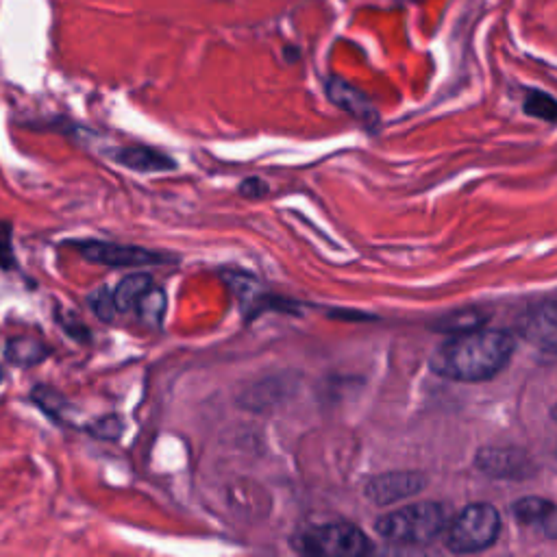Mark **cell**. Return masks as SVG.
Segmentation results:
<instances>
[{"label": "cell", "mask_w": 557, "mask_h": 557, "mask_svg": "<svg viewBox=\"0 0 557 557\" xmlns=\"http://www.w3.org/2000/svg\"><path fill=\"white\" fill-rule=\"evenodd\" d=\"M514 349L516 342L507 331L475 329L455 333L431 355V370L451 381H488L510 364Z\"/></svg>", "instance_id": "obj_1"}, {"label": "cell", "mask_w": 557, "mask_h": 557, "mask_svg": "<svg viewBox=\"0 0 557 557\" xmlns=\"http://www.w3.org/2000/svg\"><path fill=\"white\" fill-rule=\"evenodd\" d=\"M449 525L447 507L440 503H414L377 518L375 531L396 547H425Z\"/></svg>", "instance_id": "obj_2"}, {"label": "cell", "mask_w": 557, "mask_h": 557, "mask_svg": "<svg viewBox=\"0 0 557 557\" xmlns=\"http://www.w3.org/2000/svg\"><path fill=\"white\" fill-rule=\"evenodd\" d=\"M447 549L457 555L481 553L490 549L501 534V516L490 503H473L464 507L447 525Z\"/></svg>", "instance_id": "obj_3"}, {"label": "cell", "mask_w": 557, "mask_h": 557, "mask_svg": "<svg viewBox=\"0 0 557 557\" xmlns=\"http://www.w3.org/2000/svg\"><path fill=\"white\" fill-rule=\"evenodd\" d=\"M292 547L303 555L316 557H360L373 551V542L351 523H327L294 536Z\"/></svg>", "instance_id": "obj_4"}, {"label": "cell", "mask_w": 557, "mask_h": 557, "mask_svg": "<svg viewBox=\"0 0 557 557\" xmlns=\"http://www.w3.org/2000/svg\"><path fill=\"white\" fill-rule=\"evenodd\" d=\"M77 251L83 259H88L92 264L103 266H148V264H168L170 257L140 249V246H127V244H111V242H79Z\"/></svg>", "instance_id": "obj_5"}, {"label": "cell", "mask_w": 557, "mask_h": 557, "mask_svg": "<svg viewBox=\"0 0 557 557\" xmlns=\"http://www.w3.org/2000/svg\"><path fill=\"white\" fill-rule=\"evenodd\" d=\"M427 486V477L416 470H394L366 481L364 494L375 505H392L416 497Z\"/></svg>", "instance_id": "obj_6"}, {"label": "cell", "mask_w": 557, "mask_h": 557, "mask_svg": "<svg viewBox=\"0 0 557 557\" xmlns=\"http://www.w3.org/2000/svg\"><path fill=\"white\" fill-rule=\"evenodd\" d=\"M475 464L481 473L494 479H523L531 470L527 453L516 447H484L477 453Z\"/></svg>", "instance_id": "obj_7"}, {"label": "cell", "mask_w": 557, "mask_h": 557, "mask_svg": "<svg viewBox=\"0 0 557 557\" xmlns=\"http://www.w3.org/2000/svg\"><path fill=\"white\" fill-rule=\"evenodd\" d=\"M512 514L518 523L523 527H531L536 531H542L547 538H555L557 529V516H555V505L549 499H540V497H525L518 499L512 505Z\"/></svg>", "instance_id": "obj_8"}, {"label": "cell", "mask_w": 557, "mask_h": 557, "mask_svg": "<svg viewBox=\"0 0 557 557\" xmlns=\"http://www.w3.org/2000/svg\"><path fill=\"white\" fill-rule=\"evenodd\" d=\"M521 333L534 344L544 346L547 351L555 349V303L553 299H547L542 305H538L534 312H527L523 323H521Z\"/></svg>", "instance_id": "obj_9"}, {"label": "cell", "mask_w": 557, "mask_h": 557, "mask_svg": "<svg viewBox=\"0 0 557 557\" xmlns=\"http://www.w3.org/2000/svg\"><path fill=\"white\" fill-rule=\"evenodd\" d=\"M111 159L135 172H162V170H172L177 166L164 153H157V151H153V148H146V146L116 148V151H111Z\"/></svg>", "instance_id": "obj_10"}, {"label": "cell", "mask_w": 557, "mask_h": 557, "mask_svg": "<svg viewBox=\"0 0 557 557\" xmlns=\"http://www.w3.org/2000/svg\"><path fill=\"white\" fill-rule=\"evenodd\" d=\"M48 355H51V349H48L42 340L31 336H14L9 338L5 346V357L11 366H37L42 364Z\"/></svg>", "instance_id": "obj_11"}, {"label": "cell", "mask_w": 557, "mask_h": 557, "mask_svg": "<svg viewBox=\"0 0 557 557\" xmlns=\"http://www.w3.org/2000/svg\"><path fill=\"white\" fill-rule=\"evenodd\" d=\"M329 98L338 107L346 109V111H349V114H353L357 118L375 116V111H373V107H370V103L364 98V94H360V92L353 88V85L344 83L340 79H331L329 81Z\"/></svg>", "instance_id": "obj_12"}, {"label": "cell", "mask_w": 557, "mask_h": 557, "mask_svg": "<svg viewBox=\"0 0 557 557\" xmlns=\"http://www.w3.org/2000/svg\"><path fill=\"white\" fill-rule=\"evenodd\" d=\"M153 288V281L148 275H131L118 283V288L111 292L118 312H131L144 299V294Z\"/></svg>", "instance_id": "obj_13"}, {"label": "cell", "mask_w": 557, "mask_h": 557, "mask_svg": "<svg viewBox=\"0 0 557 557\" xmlns=\"http://www.w3.org/2000/svg\"><path fill=\"white\" fill-rule=\"evenodd\" d=\"M31 401L40 407V410L55 420V423H66V410H68V401L61 396L57 390L48 388V386H35L31 390Z\"/></svg>", "instance_id": "obj_14"}, {"label": "cell", "mask_w": 557, "mask_h": 557, "mask_svg": "<svg viewBox=\"0 0 557 557\" xmlns=\"http://www.w3.org/2000/svg\"><path fill=\"white\" fill-rule=\"evenodd\" d=\"M486 323V314L479 312V309H462V312H453L444 316L440 323L436 325L442 333H466L481 329V325Z\"/></svg>", "instance_id": "obj_15"}, {"label": "cell", "mask_w": 557, "mask_h": 557, "mask_svg": "<svg viewBox=\"0 0 557 557\" xmlns=\"http://www.w3.org/2000/svg\"><path fill=\"white\" fill-rule=\"evenodd\" d=\"M135 309H138V314L144 323H148L151 327H159L162 325V318L166 312V294L162 290L151 288L144 294V299L138 303V307Z\"/></svg>", "instance_id": "obj_16"}, {"label": "cell", "mask_w": 557, "mask_h": 557, "mask_svg": "<svg viewBox=\"0 0 557 557\" xmlns=\"http://www.w3.org/2000/svg\"><path fill=\"white\" fill-rule=\"evenodd\" d=\"M525 114L540 118L544 122H555V114H557V105L555 98L542 90H529L527 98H525Z\"/></svg>", "instance_id": "obj_17"}, {"label": "cell", "mask_w": 557, "mask_h": 557, "mask_svg": "<svg viewBox=\"0 0 557 557\" xmlns=\"http://www.w3.org/2000/svg\"><path fill=\"white\" fill-rule=\"evenodd\" d=\"M88 303L94 309V314L101 320H105V323H111V320H114V316H116V312H118L116 305H114V296H111V292L105 290V288L92 292Z\"/></svg>", "instance_id": "obj_18"}, {"label": "cell", "mask_w": 557, "mask_h": 557, "mask_svg": "<svg viewBox=\"0 0 557 557\" xmlns=\"http://www.w3.org/2000/svg\"><path fill=\"white\" fill-rule=\"evenodd\" d=\"M11 235H14L11 222H0V268L3 270L16 268V255H14V242H11Z\"/></svg>", "instance_id": "obj_19"}, {"label": "cell", "mask_w": 557, "mask_h": 557, "mask_svg": "<svg viewBox=\"0 0 557 557\" xmlns=\"http://www.w3.org/2000/svg\"><path fill=\"white\" fill-rule=\"evenodd\" d=\"M88 431L92 433L94 438H103V440H114L120 436V431H122V423L116 418V416H107V418H101V420H96L94 425L88 427Z\"/></svg>", "instance_id": "obj_20"}, {"label": "cell", "mask_w": 557, "mask_h": 557, "mask_svg": "<svg viewBox=\"0 0 557 557\" xmlns=\"http://www.w3.org/2000/svg\"><path fill=\"white\" fill-rule=\"evenodd\" d=\"M268 192V185L262 179H246L240 185V194L246 198H262Z\"/></svg>", "instance_id": "obj_21"}, {"label": "cell", "mask_w": 557, "mask_h": 557, "mask_svg": "<svg viewBox=\"0 0 557 557\" xmlns=\"http://www.w3.org/2000/svg\"><path fill=\"white\" fill-rule=\"evenodd\" d=\"M3 379H5V373H3V368H0V383H3Z\"/></svg>", "instance_id": "obj_22"}]
</instances>
